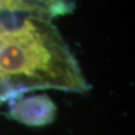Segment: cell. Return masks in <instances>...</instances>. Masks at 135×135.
I'll return each mask as SVG.
<instances>
[{"mask_svg":"<svg viewBox=\"0 0 135 135\" xmlns=\"http://www.w3.org/2000/svg\"><path fill=\"white\" fill-rule=\"evenodd\" d=\"M40 89L84 94L90 86L46 20L33 14L0 15V106Z\"/></svg>","mask_w":135,"mask_h":135,"instance_id":"1","label":"cell"},{"mask_svg":"<svg viewBox=\"0 0 135 135\" xmlns=\"http://www.w3.org/2000/svg\"><path fill=\"white\" fill-rule=\"evenodd\" d=\"M55 106L46 97L18 100L9 109L15 119L28 125H45L53 120Z\"/></svg>","mask_w":135,"mask_h":135,"instance_id":"2","label":"cell"},{"mask_svg":"<svg viewBox=\"0 0 135 135\" xmlns=\"http://www.w3.org/2000/svg\"><path fill=\"white\" fill-rule=\"evenodd\" d=\"M60 8L61 6L52 5L45 0H0V15L60 12Z\"/></svg>","mask_w":135,"mask_h":135,"instance_id":"3","label":"cell"}]
</instances>
